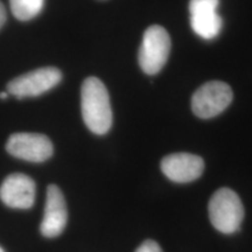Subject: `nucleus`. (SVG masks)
I'll return each instance as SVG.
<instances>
[{
  "label": "nucleus",
  "instance_id": "1",
  "mask_svg": "<svg viewBox=\"0 0 252 252\" xmlns=\"http://www.w3.org/2000/svg\"><path fill=\"white\" fill-rule=\"evenodd\" d=\"M82 117L94 134L108 133L112 126V109L109 93L97 77H88L81 89Z\"/></svg>",
  "mask_w": 252,
  "mask_h": 252
},
{
  "label": "nucleus",
  "instance_id": "2",
  "mask_svg": "<svg viewBox=\"0 0 252 252\" xmlns=\"http://www.w3.org/2000/svg\"><path fill=\"white\" fill-rule=\"evenodd\" d=\"M209 219L214 228L222 234H234L239 230L244 208L238 195L229 188L219 189L210 198Z\"/></svg>",
  "mask_w": 252,
  "mask_h": 252
},
{
  "label": "nucleus",
  "instance_id": "3",
  "mask_svg": "<svg viewBox=\"0 0 252 252\" xmlns=\"http://www.w3.org/2000/svg\"><path fill=\"white\" fill-rule=\"evenodd\" d=\"M171 52V37L161 26L153 25L145 31L139 49V64L144 72L154 75L166 64Z\"/></svg>",
  "mask_w": 252,
  "mask_h": 252
},
{
  "label": "nucleus",
  "instance_id": "4",
  "mask_svg": "<svg viewBox=\"0 0 252 252\" xmlns=\"http://www.w3.org/2000/svg\"><path fill=\"white\" fill-rule=\"evenodd\" d=\"M232 97L234 94L229 84L220 81L208 82L194 93L191 110L198 118H213L228 108Z\"/></svg>",
  "mask_w": 252,
  "mask_h": 252
},
{
  "label": "nucleus",
  "instance_id": "5",
  "mask_svg": "<svg viewBox=\"0 0 252 252\" xmlns=\"http://www.w3.org/2000/svg\"><path fill=\"white\" fill-rule=\"evenodd\" d=\"M62 72L55 67H45L15 77L7 84V93L19 99L36 97L58 86Z\"/></svg>",
  "mask_w": 252,
  "mask_h": 252
},
{
  "label": "nucleus",
  "instance_id": "6",
  "mask_svg": "<svg viewBox=\"0 0 252 252\" xmlns=\"http://www.w3.org/2000/svg\"><path fill=\"white\" fill-rule=\"evenodd\" d=\"M6 151L15 158L31 162H42L53 156L54 147L46 135L40 133H14L8 138Z\"/></svg>",
  "mask_w": 252,
  "mask_h": 252
},
{
  "label": "nucleus",
  "instance_id": "7",
  "mask_svg": "<svg viewBox=\"0 0 252 252\" xmlns=\"http://www.w3.org/2000/svg\"><path fill=\"white\" fill-rule=\"evenodd\" d=\"M220 0H190L189 14L191 28L198 36L212 40L222 30V18L217 13Z\"/></svg>",
  "mask_w": 252,
  "mask_h": 252
},
{
  "label": "nucleus",
  "instance_id": "8",
  "mask_svg": "<svg viewBox=\"0 0 252 252\" xmlns=\"http://www.w3.org/2000/svg\"><path fill=\"white\" fill-rule=\"evenodd\" d=\"M0 198L15 209H30L35 201V182L25 174H11L0 187Z\"/></svg>",
  "mask_w": 252,
  "mask_h": 252
},
{
  "label": "nucleus",
  "instance_id": "9",
  "mask_svg": "<svg viewBox=\"0 0 252 252\" xmlns=\"http://www.w3.org/2000/svg\"><path fill=\"white\" fill-rule=\"evenodd\" d=\"M161 169L169 180L186 184L196 180L202 175L204 162L202 158L190 153H174L165 157Z\"/></svg>",
  "mask_w": 252,
  "mask_h": 252
},
{
  "label": "nucleus",
  "instance_id": "10",
  "mask_svg": "<svg viewBox=\"0 0 252 252\" xmlns=\"http://www.w3.org/2000/svg\"><path fill=\"white\" fill-rule=\"evenodd\" d=\"M67 206L61 189L50 185L47 189L45 215L40 225L41 234L48 238L61 235L67 225Z\"/></svg>",
  "mask_w": 252,
  "mask_h": 252
},
{
  "label": "nucleus",
  "instance_id": "11",
  "mask_svg": "<svg viewBox=\"0 0 252 252\" xmlns=\"http://www.w3.org/2000/svg\"><path fill=\"white\" fill-rule=\"evenodd\" d=\"M45 0H9L12 13L18 20L27 21L42 11Z\"/></svg>",
  "mask_w": 252,
  "mask_h": 252
},
{
  "label": "nucleus",
  "instance_id": "12",
  "mask_svg": "<svg viewBox=\"0 0 252 252\" xmlns=\"http://www.w3.org/2000/svg\"><path fill=\"white\" fill-rule=\"evenodd\" d=\"M135 252H162V250L157 242L149 239V241H145L144 243L135 250Z\"/></svg>",
  "mask_w": 252,
  "mask_h": 252
},
{
  "label": "nucleus",
  "instance_id": "13",
  "mask_svg": "<svg viewBox=\"0 0 252 252\" xmlns=\"http://www.w3.org/2000/svg\"><path fill=\"white\" fill-rule=\"evenodd\" d=\"M5 23H6V9H5V6L2 5V2L0 1V28L4 26Z\"/></svg>",
  "mask_w": 252,
  "mask_h": 252
},
{
  "label": "nucleus",
  "instance_id": "14",
  "mask_svg": "<svg viewBox=\"0 0 252 252\" xmlns=\"http://www.w3.org/2000/svg\"><path fill=\"white\" fill-rule=\"evenodd\" d=\"M8 96H9V94L7 93V91H2V93H0V98L1 99H6Z\"/></svg>",
  "mask_w": 252,
  "mask_h": 252
},
{
  "label": "nucleus",
  "instance_id": "15",
  "mask_svg": "<svg viewBox=\"0 0 252 252\" xmlns=\"http://www.w3.org/2000/svg\"><path fill=\"white\" fill-rule=\"evenodd\" d=\"M0 252H5V251H4V250H2V249H1V248H0Z\"/></svg>",
  "mask_w": 252,
  "mask_h": 252
}]
</instances>
